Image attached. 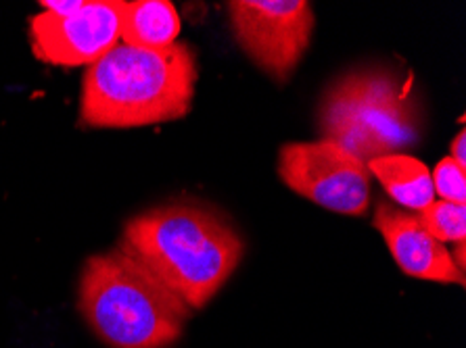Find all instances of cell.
<instances>
[{"instance_id": "cell-1", "label": "cell", "mask_w": 466, "mask_h": 348, "mask_svg": "<svg viewBox=\"0 0 466 348\" xmlns=\"http://www.w3.org/2000/svg\"><path fill=\"white\" fill-rule=\"evenodd\" d=\"M117 248L149 269L190 311L206 307L220 293L245 253L230 222L190 203L140 213L126 224Z\"/></svg>"}, {"instance_id": "cell-2", "label": "cell", "mask_w": 466, "mask_h": 348, "mask_svg": "<svg viewBox=\"0 0 466 348\" xmlns=\"http://www.w3.org/2000/svg\"><path fill=\"white\" fill-rule=\"evenodd\" d=\"M197 75L185 42L159 51L119 42L84 74L80 122L105 130L176 122L188 115Z\"/></svg>"}, {"instance_id": "cell-3", "label": "cell", "mask_w": 466, "mask_h": 348, "mask_svg": "<svg viewBox=\"0 0 466 348\" xmlns=\"http://www.w3.org/2000/svg\"><path fill=\"white\" fill-rule=\"evenodd\" d=\"M77 309L109 348L172 346L190 315L178 296L122 248L86 261L77 286Z\"/></svg>"}, {"instance_id": "cell-4", "label": "cell", "mask_w": 466, "mask_h": 348, "mask_svg": "<svg viewBox=\"0 0 466 348\" xmlns=\"http://www.w3.org/2000/svg\"><path fill=\"white\" fill-rule=\"evenodd\" d=\"M324 140L369 163L412 146L420 111L410 86L387 69H366L337 80L318 111Z\"/></svg>"}, {"instance_id": "cell-5", "label": "cell", "mask_w": 466, "mask_h": 348, "mask_svg": "<svg viewBox=\"0 0 466 348\" xmlns=\"http://www.w3.org/2000/svg\"><path fill=\"white\" fill-rule=\"evenodd\" d=\"M279 174L289 188L318 207L343 215H364L369 211V165L335 142H293L282 146Z\"/></svg>"}, {"instance_id": "cell-6", "label": "cell", "mask_w": 466, "mask_h": 348, "mask_svg": "<svg viewBox=\"0 0 466 348\" xmlns=\"http://www.w3.org/2000/svg\"><path fill=\"white\" fill-rule=\"evenodd\" d=\"M228 6L238 46L274 80H289L312 38L314 13L309 3L237 0Z\"/></svg>"}, {"instance_id": "cell-7", "label": "cell", "mask_w": 466, "mask_h": 348, "mask_svg": "<svg viewBox=\"0 0 466 348\" xmlns=\"http://www.w3.org/2000/svg\"><path fill=\"white\" fill-rule=\"evenodd\" d=\"M122 0H86L69 17L42 11L30 21L32 51L48 65H95L119 45Z\"/></svg>"}, {"instance_id": "cell-8", "label": "cell", "mask_w": 466, "mask_h": 348, "mask_svg": "<svg viewBox=\"0 0 466 348\" xmlns=\"http://www.w3.org/2000/svg\"><path fill=\"white\" fill-rule=\"evenodd\" d=\"M372 222L383 234L401 272L419 280L464 286V272L458 269L451 253L431 236L412 213L390 203H380Z\"/></svg>"}, {"instance_id": "cell-9", "label": "cell", "mask_w": 466, "mask_h": 348, "mask_svg": "<svg viewBox=\"0 0 466 348\" xmlns=\"http://www.w3.org/2000/svg\"><path fill=\"white\" fill-rule=\"evenodd\" d=\"M182 24L178 11L167 0H134L122 3L119 15V42L137 48L172 46L180 35Z\"/></svg>"}, {"instance_id": "cell-10", "label": "cell", "mask_w": 466, "mask_h": 348, "mask_svg": "<svg viewBox=\"0 0 466 348\" xmlns=\"http://www.w3.org/2000/svg\"><path fill=\"white\" fill-rule=\"evenodd\" d=\"M370 175H377L395 203L404 209L422 211L435 201L433 182L425 163L408 154H385L366 163Z\"/></svg>"}, {"instance_id": "cell-11", "label": "cell", "mask_w": 466, "mask_h": 348, "mask_svg": "<svg viewBox=\"0 0 466 348\" xmlns=\"http://www.w3.org/2000/svg\"><path fill=\"white\" fill-rule=\"evenodd\" d=\"M419 222L437 243L461 244L466 238V207L458 203L433 201L419 211Z\"/></svg>"}, {"instance_id": "cell-12", "label": "cell", "mask_w": 466, "mask_h": 348, "mask_svg": "<svg viewBox=\"0 0 466 348\" xmlns=\"http://www.w3.org/2000/svg\"><path fill=\"white\" fill-rule=\"evenodd\" d=\"M431 182H433L435 194L441 196V201L464 204L466 201V175L464 169L458 163L446 157L440 161L435 172L431 174Z\"/></svg>"}, {"instance_id": "cell-13", "label": "cell", "mask_w": 466, "mask_h": 348, "mask_svg": "<svg viewBox=\"0 0 466 348\" xmlns=\"http://www.w3.org/2000/svg\"><path fill=\"white\" fill-rule=\"evenodd\" d=\"M86 5V0H42L40 6L46 13H53L56 17H69L74 15Z\"/></svg>"}, {"instance_id": "cell-14", "label": "cell", "mask_w": 466, "mask_h": 348, "mask_svg": "<svg viewBox=\"0 0 466 348\" xmlns=\"http://www.w3.org/2000/svg\"><path fill=\"white\" fill-rule=\"evenodd\" d=\"M451 159H454L458 165L464 169V165H466V134H464V130L458 134L454 142H451Z\"/></svg>"}]
</instances>
